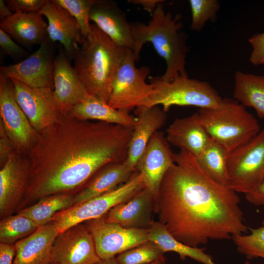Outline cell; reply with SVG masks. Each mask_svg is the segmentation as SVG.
<instances>
[{
    "label": "cell",
    "instance_id": "cell-1",
    "mask_svg": "<svg viewBox=\"0 0 264 264\" xmlns=\"http://www.w3.org/2000/svg\"><path fill=\"white\" fill-rule=\"evenodd\" d=\"M133 128L62 115L38 132L27 156L29 179L19 210L49 195L76 193L103 166L126 161Z\"/></svg>",
    "mask_w": 264,
    "mask_h": 264
},
{
    "label": "cell",
    "instance_id": "cell-2",
    "mask_svg": "<svg viewBox=\"0 0 264 264\" xmlns=\"http://www.w3.org/2000/svg\"><path fill=\"white\" fill-rule=\"evenodd\" d=\"M158 221L192 247L248 233L238 193L212 179L190 153L180 150L155 198Z\"/></svg>",
    "mask_w": 264,
    "mask_h": 264
},
{
    "label": "cell",
    "instance_id": "cell-3",
    "mask_svg": "<svg viewBox=\"0 0 264 264\" xmlns=\"http://www.w3.org/2000/svg\"><path fill=\"white\" fill-rule=\"evenodd\" d=\"M75 52L74 68L89 94L106 103L115 74L129 49L115 44L95 24Z\"/></svg>",
    "mask_w": 264,
    "mask_h": 264
},
{
    "label": "cell",
    "instance_id": "cell-4",
    "mask_svg": "<svg viewBox=\"0 0 264 264\" xmlns=\"http://www.w3.org/2000/svg\"><path fill=\"white\" fill-rule=\"evenodd\" d=\"M162 3L158 4L147 24H131L135 44L133 53L138 61L143 45L147 42L152 43L166 64L164 73L159 78L170 82L180 76H188L185 65L189 47L187 44L186 35L181 31L180 15L173 17L170 13L166 12Z\"/></svg>",
    "mask_w": 264,
    "mask_h": 264
},
{
    "label": "cell",
    "instance_id": "cell-5",
    "mask_svg": "<svg viewBox=\"0 0 264 264\" xmlns=\"http://www.w3.org/2000/svg\"><path fill=\"white\" fill-rule=\"evenodd\" d=\"M245 107L235 99L224 98L217 107L197 111L210 138L228 153L249 142L261 131L257 119Z\"/></svg>",
    "mask_w": 264,
    "mask_h": 264
},
{
    "label": "cell",
    "instance_id": "cell-6",
    "mask_svg": "<svg viewBox=\"0 0 264 264\" xmlns=\"http://www.w3.org/2000/svg\"><path fill=\"white\" fill-rule=\"evenodd\" d=\"M154 91L151 97V107L161 106L167 112L173 106H195L199 109L216 108L221 98L208 82L188 76H178L166 82L158 77H150Z\"/></svg>",
    "mask_w": 264,
    "mask_h": 264
},
{
    "label": "cell",
    "instance_id": "cell-7",
    "mask_svg": "<svg viewBox=\"0 0 264 264\" xmlns=\"http://www.w3.org/2000/svg\"><path fill=\"white\" fill-rule=\"evenodd\" d=\"M136 61L133 50L129 49L115 74L107 102L111 107L128 113L139 107H151V97L154 91L153 86L146 82L150 69L137 67Z\"/></svg>",
    "mask_w": 264,
    "mask_h": 264
},
{
    "label": "cell",
    "instance_id": "cell-8",
    "mask_svg": "<svg viewBox=\"0 0 264 264\" xmlns=\"http://www.w3.org/2000/svg\"><path fill=\"white\" fill-rule=\"evenodd\" d=\"M145 187L142 175L135 171L128 181L116 189L57 213L51 221L61 233L74 225L106 215Z\"/></svg>",
    "mask_w": 264,
    "mask_h": 264
},
{
    "label": "cell",
    "instance_id": "cell-9",
    "mask_svg": "<svg viewBox=\"0 0 264 264\" xmlns=\"http://www.w3.org/2000/svg\"><path fill=\"white\" fill-rule=\"evenodd\" d=\"M228 187L245 195L264 180V128L247 143L228 153Z\"/></svg>",
    "mask_w": 264,
    "mask_h": 264
},
{
    "label": "cell",
    "instance_id": "cell-10",
    "mask_svg": "<svg viewBox=\"0 0 264 264\" xmlns=\"http://www.w3.org/2000/svg\"><path fill=\"white\" fill-rule=\"evenodd\" d=\"M0 122L18 153L27 155L39 133L16 99L12 79L0 72Z\"/></svg>",
    "mask_w": 264,
    "mask_h": 264
},
{
    "label": "cell",
    "instance_id": "cell-11",
    "mask_svg": "<svg viewBox=\"0 0 264 264\" xmlns=\"http://www.w3.org/2000/svg\"><path fill=\"white\" fill-rule=\"evenodd\" d=\"M101 259L115 257L149 242L148 229L128 228L108 221L106 215L85 221Z\"/></svg>",
    "mask_w": 264,
    "mask_h": 264
},
{
    "label": "cell",
    "instance_id": "cell-12",
    "mask_svg": "<svg viewBox=\"0 0 264 264\" xmlns=\"http://www.w3.org/2000/svg\"><path fill=\"white\" fill-rule=\"evenodd\" d=\"M53 43L48 36L33 54L19 63L0 66V72L30 87L53 90Z\"/></svg>",
    "mask_w": 264,
    "mask_h": 264
},
{
    "label": "cell",
    "instance_id": "cell-13",
    "mask_svg": "<svg viewBox=\"0 0 264 264\" xmlns=\"http://www.w3.org/2000/svg\"><path fill=\"white\" fill-rule=\"evenodd\" d=\"M11 79L17 102L38 132L55 123L63 115L56 102L53 90L32 88Z\"/></svg>",
    "mask_w": 264,
    "mask_h": 264
},
{
    "label": "cell",
    "instance_id": "cell-14",
    "mask_svg": "<svg viewBox=\"0 0 264 264\" xmlns=\"http://www.w3.org/2000/svg\"><path fill=\"white\" fill-rule=\"evenodd\" d=\"M100 260L93 239L84 223L59 233L54 241L51 264H94Z\"/></svg>",
    "mask_w": 264,
    "mask_h": 264
},
{
    "label": "cell",
    "instance_id": "cell-15",
    "mask_svg": "<svg viewBox=\"0 0 264 264\" xmlns=\"http://www.w3.org/2000/svg\"><path fill=\"white\" fill-rule=\"evenodd\" d=\"M30 175L26 155L16 152L0 168V218L12 215L22 202Z\"/></svg>",
    "mask_w": 264,
    "mask_h": 264
},
{
    "label": "cell",
    "instance_id": "cell-16",
    "mask_svg": "<svg viewBox=\"0 0 264 264\" xmlns=\"http://www.w3.org/2000/svg\"><path fill=\"white\" fill-rule=\"evenodd\" d=\"M175 161V154L164 133L157 131L153 135L138 160L135 169L144 178L145 187L155 198L163 176Z\"/></svg>",
    "mask_w": 264,
    "mask_h": 264
},
{
    "label": "cell",
    "instance_id": "cell-17",
    "mask_svg": "<svg viewBox=\"0 0 264 264\" xmlns=\"http://www.w3.org/2000/svg\"><path fill=\"white\" fill-rule=\"evenodd\" d=\"M47 20V34L54 43L59 42L66 54L71 61L83 37L75 18L65 8L54 0H48L39 11Z\"/></svg>",
    "mask_w": 264,
    "mask_h": 264
},
{
    "label": "cell",
    "instance_id": "cell-18",
    "mask_svg": "<svg viewBox=\"0 0 264 264\" xmlns=\"http://www.w3.org/2000/svg\"><path fill=\"white\" fill-rule=\"evenodd\" d=\"M53 81L56 102L62 114L66 115L87 91L61 44L54 60Z\"/></svg>",
    "mask_w": 264,
    "mask_h": 264
},
{
    "label": "cell",
    "instance_id": "cell-19",
    "mask_svg": "<svg viewBox=\"0 0 264 264\" xmlns=\"http://www.w3.org/2000/svg\"><path fill=\"white\" fill-rule=\"evenodd\" d=\"M92 21L118 46L134 50L135 44L132 24L116 3L109 0H96L89 14Z\"/></svg>",
    "mask_w": 264,
    "mask_h": 264
},
{
    "label": "cell",
    "instance_id": "cell-20",
    "mask_svg": "<svg viewBox=\"0 0 264 264\" xmlns=\"http://www.w3.org/2000/svg\"><path fill=\"white\" fill-rule=\"evenodd\" d=\"M155 198L145 187L128 200L111 208L106 215L107 220L128 228L148 229L153 220Z\"/></svg>",
    "mask_w": 264,
    "mask_h": 264
},
{
    "label": "cell",
    "instance_id": "cell-21",
    "mask_svg": "<svg viewBox=\"0 0 264 264\" xmlns=\"http://www.w3.org/2000/svg\"><path fill=\"white\" fill-rule=\"evenodd\" d=\"M166 113L159 106H141L134 109L136 121L126 160L132 168L136 170V164L151 137L164 125Z\"/></svg>",
    "mask_w": 264,
    "mask_h": 264
},
{
    "label": "cell",
    "instance_id": "cell-22",
    "mask_svg": "<svg viewBox=\"0 0 264 264\" xmlns=\"http://www.w3.org/2000/svg\"><path fill=\"white\" fill-rule=\"evenodd\" d=\"M59 233L52 221L39 226L32 234L14 244L16 255L13 264H51L52 245Z\"/></svg>",
    "mask_w": 264,
    "mask_h": 264
},
{
    "label": "cell",
    "instance_id": "cell-23",
    "mask_svg": "<svg viewBox=\"0 0 264 264\" xmlns=\"http://www.w3.org/2000/svg\"><path fill=\"white\" fill-rule=\"evenodd\" d=\"M166 132L170 145L187 151L196 158L201 154L211 139L198 112L186 117L175 119Z\"/></svg>",
    "mask_w": 264,
    "mask_h": 264
},
{
    "label": "cell",
    "instance_id": "cell-24",
    "mask_svg": "<svg viewBox=\"0 0 264 264\" xmlns=\"http://www.w3.org/2000/svg\"><path fill=\"white\" fill-rule=\"evenodd\" d=\"M135 171L126 161L103 166L75 194L74 205L116 189L128 181Z\"/></svg>",
    "mask_w": 264,
    "mask_h": 264
},
{
    "label": "cell",
    "instance_id": "cell-25",
    "mask_svg": "<svg viewBox=\"0 0 264 264\" xmlns=\"http://www.w3.org/2000/svg\"><path fill=\"white\" fill-rule=\"evenodd\" d=\"M43 17L39 11L14 13L0 22V29L25 47L40 45L48 37V24Z\"/></svg>",
    "mask_w": 264,
    "mask_h": 264
},
{
    "label": "cell",
    "instance_id": "cell-26",
    "mask_svg": "<svg viewBox=\"0 0 264 264\" xmlns=\"http://www.w3.org/2000/svg\"><path fill=\"white\" fill-rule=\"evenodd\" d=\"M67 115L80 120H96L132 128L136 121L135 116L111 107L88 92Z\"/></svg>",
    "mask_w": 264,
    "mask_h": 264
},
{
    "label": "cell",
    "instance_id": "cell-27",
    "mask_svg": "<svg viewBox=\"0 0 264 264\" xmlns=\"http://www.w3.org/2000/svg\"><path fill=\"white\" fill-rule=\"evenodd\" d=\"M149 241L155 243L164 253L174 252L182 260L190 258L202 264H218L205 252V248L187 245L176 239L159 221L154 220L148 228Z\"/></svg>",
    "mask_w": 264,
    "mask_h": 264
},
{
    "label": "cell",
    "instance_id": "cell-28",
    "mask_svg": "<svg viewBox=\"0 0 264 264\" xmlns=\"http://www.w3.org/2000/svg\"><path fill=\"white\" fill-rule=\"evenodd\" d=\"M234 80V99L253 108L260 118H264V75L237 71Z\"/></svg>",
    "mask_w": 264,
    "mask_h": 264
},
{
    "label": "cell",
    "instance_id": "cell-29",
    "mask_svg": "<svg viewBox=\"0 0 264 264\" xmlns=\"http://www.w3.org/2000/svg\"><path fill=\"white\" fill-rule=\"evenodd\" d=\"M75 194L60 193L43 197L17 213L31 219L39 226L46 224L57 213L74 205Z\"/></svg>",
    "mask_w": 264,
    "mask_h": 264
},
{
    "label": "cell",
    "instance_id": "cell-30",
    "mask_svg": "<svg viewBox=\"0 0 264 264\" xmlns=\"http://www.w3.org/2000/svg\"><path fill=\"white\" fill-rule=\"evenodd\" d=\"M228 152L211 138L201 154L196 158L204 171L219 184L228 187L227 157Z\"/></svg>",
    "mask_w": 264,
    "mask_h": 264
},
{
    "label": "cell",
    "instance_id": "cell-31",
    "mask_svg": "<svg viewBox=\"0 0 264 264\" xmlns=\"http://www.w3.org/2000/svg\"><path fill=\"white\" fill-rule=\"evenodd\" d=\"M39 226L31 219L16 214L0 219V242L14 244L34 232Z\"/></svg>",
    "mask_w": 264,
    "mask_h": 264
},
{
    "label": "cell",
    "instance_id": "cell-32",
    "mask_svg": "<svg viewBox=\"0 0 264 264\" xmlns=\"http://www.w3.org/2000/svg\"><path fill=\"white\" fill-rule=\"evenodd\" d=\"M250 233L233 236L231 239L237 251L247 259L264 260V220L256 228H249Z\"/></svg>",
    "mask_w": 264,
    "mask_h": 264
},
{
    "label": "cell",
    "instance_id": "cell-33",
    "mask_svg": "<svg viewBox=\"0 0 264 264\" xmlns=\"http://www.w3.org/2000/svg\"><path fill=\"white\" fill-rule=\"evenodd\" d=\"M164 253L155 243L149 241L115 257L119 264H147L164 257Z\"/></svg>",
    "mask_w": 264,
    "mask_h": 264
},
{
    "label": "cell",
    "instance_id": "cell-34",
    "mask_svg": "<svg viewBox=\"0 0 264 264\" xmlns=\"http://www.w3.org/2000/svg\"><path fill=\"white\" fill-rule=\"evenodd\" d=\"M191 11V29L199 32L207 22H215L217 13L220 8V4L217 0H189Z\"/></svg>",
    "mask_w": 264,
    "mask_h": 264
},
{
    "label": "cell",
    "instance_id": "cell-35",
    "mask_svg": "<svg viewBox=\"0 0 264 264\" xmlns=\"http://www.w3.org/2000/svg\"><path fill=\"white\" fill-rule=\"evenodd\" d=\"M96 0H54L66 9L78 22L83 38L91 31L89 14L92 6Z\"/></svg>",
    "mask_w": 264,
    "mask_h": 264
},
{
    "label": "cell",
    "instance_id": "cell-36",
    "mask_svg": "<svg viewBox=\"0 0 264 264\" xmlns=\"http://www.w3.org/2000/svg\"><path fill=\"white\" fill-rule=\"evenodd\" d=\"M0 46L7 55L18 63L29 56L25 49L17 44L9 34L1 29H0Z\"/></svg>",
    "mask_w": 264,
    "mask_h": 264
},
{
    "label": "cell",
    "instance_id": "cell-37",
    "mask_svg": "<svg viewBox=\"0 0 264 264\" xmlns=\"http://www.w3.org/2000/svg\"><path fill=\"white\" fill-rule=\"evenodd\" d=\"M47 0H5L13 13H29L39 11Z\"/></svg>",
    "mask_w": 264,
    "mask_h": 264
},
{
    "label": "cell",
    "instance_id": "cell-38",
    "mask_svg": "<svg viewBox=\"0 0 264 264\" xmlns=\"http://www.w3.org/2000/svg\"><path fill=\"white\" fill-rule=\"evenodd\" d=\"M248 42L252 47L250 62L254 66L264 65V32L253 35Z\"/></svg>",
    "mask_w": 264,
    "mask_h": 264
},
{
    "label": "cell",
    "instance_id": "cell-39",
    "mask_svg": "<svg viewBox=\"0 0 264 264\" xmlns=\"http://www.w3.org/2000/svg\"><path fill=\"white\" fill-rule=\"evenodd\" d=\"M17 152L7 134L4 127L0 122V167H2L9 158Z\"/></svg>",
    "mask_w": 264,
    "mask_h": 264
},
{
    "label": "cell",
    "instance_id": "cell-40",
    "mask_svg": "<svg viewBox=\"0 0 264 264\" xmlns=\"http://www.w3.org/2000/svg\"><path fill=\"white\" fill-rule=\"evenodd\" d=\"M15 255V244L0 242V264H13Z\"/></svg>",
    "mask_w": 264,
    "mask_h": 264
},
{
    "label": "cell",
    "instance_id": "cell-41",
    "mask_svg": "<svg viewBox=\"0 0 264 264\" xmlns=\"http://www.w3.org/2000/svg\"><path fill=\"white\" fill-rule=\"evenodd\" d=\"M245 195V199L250 203L264 207V180L255 191Z\"/></svg>",
    "mask_w": 264,
    "mask_h": 264
},
{
    "label": "cell",
    "instance_id": "cell-42",
    "mask_svg": "<svg viewBox=\"0 0 264 264\" xmlns=\"http://www.w3.org/2000/svg\"><path fill=\"white\" fill-rule=\"evenodd\" d=\"M128 2L141 5L144 10L152 14L156 8L158 4L163 2L162 0H129Z\"/></svg>",
    "mask_w": 264,
    "mask_h": 264
},
{
    "label": "cell",
    "instance_id": "cell-43",
    "mask_svg": "<svg viewBox=\"0 0 264 264\" xmlns=\"http://www.w3.org/2000/svg\"><path fill=\"white\" fill-rule=\"evenodd\" d=\"M14 13L10 10L5 0H0V22L9 17Z\"/></svg>",
    "mask_w": 264,
    "mask_h": 264
},
{
    "label": "cell",
    "instance_id": "cell-44",
    "mask_svg": "<svg viewBox=\"0 0 264 264\" xmlns=\"http://www.w3.org/2000/svg\"><path fill=\"white\" fill-rule=\"evenodd\" d=\"M94 264H119L116 257L107 259H101Z\"/></svg>",
    "mask_w": 264,
    "mask_h": 264
},
{
    "label": "cell",
    "instance_id": "cell-45",
    "mask_svg": "<svg viewBox=\"0 0 264 264\" xmlns=\"http://www.w3.org/2000/svg\"><path fill=\"white\" fill-rule=\"evenodd\" d=\"M147 264H166L164 257Z\"/></svg>",
    "mask_w": 264,
    "mask_h": 264
},
{
    "label": "cell",
    "instance_id": "cell-46",
    "mask_svg": "<svg viewBox=\"0 0 264 264\" xmlns=\"http://www.w3.org/2000/svg\"><path fill=\"white\" fill-rule=\"evenodd\" d=\"M243 264H250L248 261H246Z\"/></svg>",
    "mask_w": 264,
    "mask_h": 264
},
{
    "label": "cell",
    "instance_id": "cell-47",
    "mask_svg": "<svg viewBox=\"0 0 264 264\" xmlns=\"http://www.w3.org/2000/svg\"><path fill=\"white\" fill-rule=\"evenodd\" d=\"M264 264V263H261V264Z\"/></svg>",
    "mask_w": 264,
    "mask_h": 264
}]
</instances>
